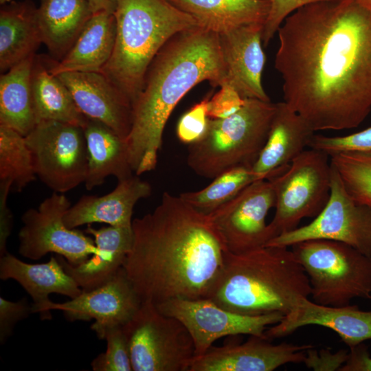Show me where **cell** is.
<instances>
[{"mask_svg": "<svg viewBox=\"0 0 371 371\" xmlns=\"http://www.w3.org/2000/svg\"><path fill=\"white\" fill-rule=\"evenodd\" d=\"M100 339H106V350L92 361L91 366L93 370H133L128 344L123 326L107 328Z\"/></svg>", "mask_w": 371, "mask_h": 371, "instance_id": "cell-34", "label": "cell"}, {"mask_svg": "<svg viewBox=\"0 0 371 371\" xmlns=\"http://www.w3.org/2000/svg\"><path fill=\"white\" fill-rule=\"evenodd\" d=\"M191 15L198 25L221 34L249 23L265 24L270 4L267 0H168Z\"/></svg>", "mask_w": 371, "mask_h": 371, "instance_id": "cell-27", "label": "cell"}, {"mask_svg": "<svg viewBox=\"0 0 371 371\" xmlns=\"http://www.w3.org/2000/svg\"><path fill=\"white\" fill-rule=\"evenodd\" d=\"M32 87L36 123L57 121L82 128L86 125L88 118L78 108L67 86L36 58Z\"/></svg>", "mask_w": 371, "mask_h": 371, "instance_id": "cell-30", "label": "cell"}, {"mask_svg": "<svg viewBox=\"0 0 371 371\" xmlns=\"http://www.w3.org/2000/svg\"><path fill=\"white\" fill-rule=\"evenodd\" d=\"M71 206L64 194L53 192L38 208L25 211L18 234L19 253L31 260L55 253L73 265L82 264L94 254L97 251L94 240L64 223V216Z\"/></svg>", "mask_w": 371, "mask_h": 371, "instance_id": "cell-11", "label": "cell"}, {"mask_svg": "<svg viewBox=\"0 0 371 371\" xmlns=\"http://www.w3.org/2000/svg\"><path fill=\"white\" fill-rule=\"evenodd\" d=\"M85 233L94 238L96 252L78 265L69 263L63 256L56 258L65 271L83 291H91L109 280L122 267L133 241L132 227L109 226L95 229L90 225Z\"/></svg>", "mask_w": 371, "mask_h": 371, "instance_id": "cell-23", "label": "cell"}, {"mask_svg": "<svg viewBox=\"0 0 371 371\" xmlns=\"http://www.w3.org/2000/svg\"><path fill=\"white\" fill-rule=\"evenodd\" d=\"M213 95L208 104V116L212 120L224 119L237 112L244 104L243 99L236 89L227 83Z\"/></svg>", "mask_w": 371, "mask_h": 371, "instance_id": "cell-38", "label": "cell"}, {"mask_svg": "<svg viewBox=\"0 0 371 371\" xmlns=\"http://www.w3.org/2000/svg\"><path fill=\"white\" fill-rule=\"evenodd\" d=\"M255 181L251 168L236 167L214 177L205 188L197 191L182 192L179 196L194 209L207 215L232 199Z\"/></svg>", "mask_w": 371, "mask_h": 371, "instance_id": "cell-32", "label": "cell"}, {"mask_svg": "<svg viewBox=\"0 0 371 371\" xmlns=\"http://www.w3.org/2000/svg\"><path fill=\"white\" fill-rule=\"evenodd\" d=\"M36 176L32 154L25 136L0 124V181L11 182V190L21 192Z\"/></svg>", "mask_w": 371, "mask_h": 371, "instance_id": "cell-31", "label": "cell"}, {"mask_svg": "<svg viewBox=\"0 0 371 371\" xmlns=\"http://www.w3.org/2000/svg\"><path fill=\"white\" fill-rule=\"evenodd\" d=\"M205 80L221 87L225 82V67L218 34L197 25L177 34L159 50L132 104L126 141L136 175L156 168L170 115L181 99Z\"/></svg>", "mask_w": 371, "mask_h": 371, "instance_id": "cell-3", "label": "cell"}, {"mask_svg": "<svg viewBox=\"0 0 371 371\" xmlns=\"http://www.w3.org/2000/svg\"><path fill=\"white\" fill-rule=\"evenodd\" d=\"M123 268L142 302L208 298L227 251L207 214L168 192L150 213L133 220Z\"/></svg>", "mask_w": 371, "mask_h": 371, "instance_id": "cell-2", "label": "cell"}, {"mask_svg": "<svg viewBox=\"0 0 371 371\" xmlns=\"http://www.w3.org/2000/svg\"><path fill=\"white\" fill-rule=\"evenodd\" d=\"M276 108L271 101L245 99L229 117L210 119L203 139L189 145L188 166L208 179L234 168H252L266 142Z\"/></svg>", "mask_w": 371, "mask_h": 371, "instance_id": "cell-6", "label": "cell"}, {"mask_svg": "<svg viewBox=\"0 0 371 371\" xmlns=\"http://www.w3.org/2000/svg\"><path fill=\"white\" fill-rule=\"evenodd\" d=\"M32 313V306L27 298L17 302L0 297V342L3 344L12 335L16 323Z\"/></svg>", "mask_w": 371, "mask_h": 371, "instance_id": "cell-39", "label": "cell"}, {"mask_svg": "<svg viewBox=\"0 0 371 371\" xmlns=\"http://www.w3.org/2000/svg\"><path fill=\"white\" fill-rule=\"evenodd\" d=\"M92 14L87 0H40L43 43L56 60L67 54Z\"/></svg>", "mask_w": 371, "mask_h": 371, "instance_id": "cell-28", "label": "cell"}, {"mask_svg": "<svg viewBox=\"0 0 371 371\" xmlns=\"http://www.w3.org/2000/svg\"><path fill=\"white\" fill-rule=\"evenodd\" d=\"M269 180L276 196L275 214L268 224L273 239L297 228L304 218H315L325 207L330 194V157L304 150L283 173Z\"/></svg>", "mask_w": 371, "mask_h": 371, "instance_id": "cell-8", "label": "cell"}, {"mask_svg": "<svg viewBox=\"0 0 371 371\" xmlns=\"http://www.w3.org/2000/svg\"><path fill=\"white\" fill-rule=\"evenodd\" d=\"M270 8L262 30V43L267 47L277 34L284 20L300 8L313 3L328 0H267Z\"/></svg>", "mask_w": 371, "mask_h": 371, "instance_id": "cell-37", "label": "cell"}, {"mask_svg": "<svg viewBox=\"0 0 371 371\" xmlns=\"http://www.w3.org/2000/svg\"><path fill=\"white\" fill-rule=\"evenodd\" d=\"M309 279L315 303L335 307L371 300V258L346 243L308 240L291 247Z\"/></svg>", "mask_w": 371, "mask_h": 371, "instance_id": "cell-7", "label": "cell"}, {"mask_svg": "<svg viewBox=\"0 0 371 371\" xmlns=\"http://www.w3.org/2000/svg\"><path fill=\"white\" fill-rule=\"evenodd\" d=\"M330 166V194L323 210L308 224L278 235L267 246L291 247L308 240H331L349 245L371 258V206L355 201Z\"/></svg>", "mask_w": 371, "mask_h": 371, "instance_id": "cell-12", "label": "cell"}, {"mask_svg": "<svg viewBox=\"0 0 371 371\" xmlns=\"http://www.w3.org/2000/svg\"><path fill=\"white\" fill-rule=\"evenodd\" d=\"M348 356V352L344 350L333 353L329 349L317 351L313 347L306 350L303 363L313 370H339Z\"/></svg>", "mask_w": 371, "mask_h": 371, "instance_id": "cell-40", "label": "cell"}, {"mask_svg": "<svg viewBox=\"0 0 371 371\" xmlns=\"http://www.w3.org/2000/svg\"><path fill=\"white\" fill-rule=\"evenodd\" d=\"M114 15V48L100 72L133 104L159 50L175 35L198 23L168 0H117Z\"/></svg>", "mask_w": 371, "mask_h": 371, "instance_id": "cell-5", "label": "cell"}, {"mask_svg": "<svg viewBox=\"0 0 371 371\" xmlns=\"http://www.w3.org/2000/svg\"><path fill=\"white\" fill-rule=\"evenodd\" d=\"M341 371H371V356L363 343L350 348L348 359Z\"/></svg>", "mask_w": 371, "mask_h": 371, "instance_id": "cell-42", "label": "cell"}, {"mask_svg": "<svg viewBox=\"0 0 371 371\" xmlns=\"http://www.w3.org/2000/svg\"><path fill=\"white\" fill-rule=\"evenodd\" d=\"M277 34L284 102L315 132L358 127L371 112V10L356 0L313 3Z\"/></svg>", "mask_w": 371, "mask_h": 371, "instance_id": "cell-1", "label": "cell"}, {"mask_svg": "<svg viewBox=\"0 0 371 371\" xmlns=\"http://www.w3.org/2000/svg\"><path fill=\"white\" fill-rule=\"evenodd\" d=\"M11 189V182L0 181V256L7 252L6 243L12 227V214L8 205Z\"/></svg>", "mask_w": 371, "mask_h": 371, "instance_id": "cell-41", "label": "cell"}, {"mask_svg": "<svg viewBox=\"0 0 371 371\" xmlns=\"http://www.w3.org/2000/svg\"><path fill=\"white\" fill-rule=\"evenodd\" d=\"M25 139L36 175L54 192L64 194L85 182L88 157L82 127L41 121Z\"/></svg>", "mask_w": 371, "mask_h": 371, "instance_id": "cell-10", "label": "cell"}, {"mask_svg": "<svg viewBox=\"0 0 371 371\" xmlns=\"http://www.w3.org/2000/svg\"><path fill=\"white\" fill-rule=\"evenodd\" d=\"M266 142L251 168L256 181L283 173L308 146L315 134L306 121L286 102H277Z\"/></svg>", "mask_w": 371, "mask_h": 371, "instance_id": "cell-20", "label": "cell"}, {"mask_svg": "<svg viewBox=\"0 0 371 371\" xmlns=\"http://www.w3.org/2000/svg\"><path fill=\"white\" fill-rule=\"evenodd\" d=\"M317 325L335 331L349 348L371 339V311L356 305L324 306L308 298L302 300L278 323L265 330L267 339L287 336L298 328Z\"/></svg>", "mask_w": 371, "mask_h": 371, "instance_id": "cell-19", "label": "cell"}, {"mask_svg": "<svg viewBox=\"0 0 371 371\" xmlns=\"http://www.w3.org/2000/svg\"><path fill=\"white\" fill-rule=\"evenodd\" d=\"M310 295L308 277L292 249L265 245L240 254L226 251L208 298L238 314L285 315Z\"/></svg>", "mask_w": 371, "mask_h": 371, "instance_id": "cell-4", "label": "cell"}, {"mask_svg": "<svg viewBox=\"0 0 371 371\" xmlns=\"http://www.w3.org/2000/svg\"><path fill=\"white\" fill-rule=\"evenodd\" d=\"M56 76L84 115L103 123L121 137H127L132 124V104L103 74L65 72Z\"/></svg>", "mask_w": 371, "mask_h": 371, "instance_id": "cell-18", "label": "cell"}, {"mask_svg": "<svg viewBox=\"0 0 371 371\" xmlns=\"http://www.w3.org/2000/svg\"><path fill=\"white\" fill-rule=\"evenodd\" d=\"M275 203L271 181L257 180L207 216L226 249L240 254L265 246L272 239L265 220Z\"/></svg>", "mask_w": 371, "mask_h": 371, "instance_id": "cell-14", "label": "cell"}, {"mask_svg": "<svg viewBox=\"0 0 371 371\" xmlns=\"http://www.w3.org/2000/svg\"><path fill=\"white\" fill-rule=\"evenodd\" d=\"M93 13L108 12L114 13L117 0H87Z\"/></svg>", "mask_w": 371, "mask_h": 371, "instance_id": "cell-43", "label": "cell"}, {"mask_svg": "<svg viewBox=\"0 0 371 371\" xmlns=\"http://www.w3.org/2000/svg\"><path fill=\"white\" fill-rule=\"evenodd\" d=\"M269 339L251 336L240 344L211 347L194 357L189 371H272L287 363H304L312 344H273Z\"/></svg>", "mask_w": 371, "mask_h": 371, "instance_id": "cell-16", "label": "cell"}, {"mask_svg": "<svg viewBox=\"0 0 371 371\" xmlns=\"http://www.w3.org/2000/svg\"><path fill=\"white\" fill-rule=\"evenodd\" d=\"M35 54L0 77V124L26 136L36 124L32 87Z\"/></svg>", "mask_w": 371, "mask_h": 371, "instance_id": "cell-29", "label": "cell"}, {"mask_svg": "<svg viewBox=\"0 0 371 371\" xmlns=\"http://www.w3.org/2000/svg\"><path fill=\"white\" fill-rule=\"evenodd\" d=\"M43 43L37 8L30 1L13 3L0 11V70L5 72L34 55Z\"/></svg>", "mask_w": 371, "mask_h": 371, "instance_id": "cell-26", "label": "cell"}, {"mask_svg": "<svg viewBox=\"0 0 371 371\" xmlns=\"http://www.w3.org/2000/svg\"><path fill=\"white\" fill-rule=\"evenodd\" d=\"M308 147L324 152L328 156L347 151H371V127L344 136L314 134Z\"/></svg>", "mask_w": 371, "mask_h": 371, "instance_id": "cell-36", "label": "cell"}, {"mask_svg": "<svg viewBox=\"0 0 371 371\" xmlns=\"http://www.w3.org/2000/svg\"><path fill=\"white\" fill-rule=\"evenodd\" d=\"M142 303L122 267L109 280L95 289L82 291L76 297L62 304L50 301L46 311L50 314L52 310L61 311L70 321L93 319L95 322L91 328L100 338L107 328L127 324Z\"/></svg>", "mask_w": 371, "mask_h": 371, "instance_id": "cell-15", "label": "cell"}, {"mask_svg": "<svg viewBox=\"0 0 371 371\" xmlns=\"http://www.w3.org/2000/svg\"><path fill=\"white\" fill-rule=\"evenodd\" d=\"M0 278L13 279L19 282L33 300L32 313L39 314L43 320L52 317L46 311V306L51 301L49 294H60L73 299L82 291L54 256L44 263L30 264L7 251L0 256Z\"/></svg>", "mask_w": 371, "mask_h": 371, "instance_id": "cell-22", "label": "cell"}, {"mask_svg": "<svg viewBox=\"0 0 371 371\" xmlns=\"http://www.w3.org/2000/svg\"><path fill=\"white\" fill-rule=\"evenodd\" d=\"M133 371H189L195 357L192 338L175 317L143 302L124 326Z\"/></svg>", "mask_w": 371, "mask_h": 371, "instance_id": "cell-9", "label": "cell"}, {"mask_svg": "<svg viewBox=\"0 0 371 371\" xmlns=\"http://www.w3.org/2000/svg\"><path fill=\"white\" fill-rule=\"evenodd\" d=\"M263 25L245 24L218 34L225 82L243 99L271 101L262 83L266 60L262 49Z\"/></svg>", "mask_w": 371, "mask_h": 371, "instance_id": "cell-17", "label": "cell"}, {"mask_svg": "<svg viewBox=\"0 0 371 371\" xmlns=\"http://www.w3.org/2000/svg\"><path fill=\"white\" fill-rule=\"evenodd\" d=\"M83 129L88 157L84 182L87 190L102 185L109 176L121 181L133 175L126 139L103 123L91 119Z\"/></svg>", "mask_w": 371, "mask_h": 371, "instance_id": "cell-25", "label": "cell"}, {"mask_svg": "<svg viewBox=\"0 0 371 371\" xmlns=\"http://www.w3.org/2000/svg\"><path fill=\"white\" fill-rule=\"evenodd\" d=\"M115 36L114 13L92 14L71 48L49 67V71L54 75L65 72H100L112 55Z\"/></svg>", "mask_w": 371, "mask_h": 371, "instance_id": "cell-24", "label": "cell"}, {"mask_svg": "<svg viewBox=\"0 0 371 371\" xmlns=\"http://www.w3.org/2000/svg\"><path fill=\"white\" fill-rule=\"evenodd\" d=\"M155 306L187 328L194 344L195 357L203 355L216 340L226 336L249 335L267 339V327L278 323L284 316L280 313L256 316L238 314L209 298H176Z\"/></svg>", "mask_w": 371, "mask_h": 371, "instance_id": "cell-13", "label": "cell"}, {"mask_svg": "<svg viewBox=\"0 0 371 371\" xmlns=\"http://www.w3.org/2000/svg\"><path fill=\"white\" fill-rule=\"evenodd\" d=\"M12 0H0V3L1 4H5L6 3H9Z\"/></svg>", "mask_w": 371, "mask_h": 371, "instance_id": "cell-45", "label": "cell"}, {"mask_svg": "<svg viewBox=\"0 0 371 371\" xmlns=\"http://www.w3.org/2000/svg\"><path fill=\"white\" fill-rule=\"evenodd\" d=\"M152 192L150 184L138 175L118 181L111 192L103 196L84 195L65 213V225L74 229L83 225L103 223L111 226L132 227L135 205Z\"/></svg>", "mask_w": 371, "mask_h": 371, "instance_id": "cell-21", "label": "cell"}, {"mask_svg": "<svg viewBox=\"0 0 371 371\" xmlns=\"http://www.w3.org/2000/svg\"><path fill=\"white\" fill-rule=\"evenodd\" d=\"M210 97H205L193 105L179 119L176 128L178 139L192 145L201 141L207 133L210 118L208 104Z\"/></svg>", "mask_w": 371, "mask_h": 371, "instance_id": "cell-35", "label": "cell"}, {"mask_svg": "<svg viewBox=\"0 0 371 371\" xmlns=\"http://www.w3.org/2000/svg\"><path fill=\"white\" fill-rule=\"evenodd\" d=\"M329 157L349 196L371 206V151L341 152Z\"/></svg>", "mask_w": 371, "mask_h": 371, "instance_id": "cell-33", "label": "cell"}, {"mask_svg": "<svg viewBox=\"0 0 371 371\" xmlns=\"http://www.w3.org/2000/svg\"><path fill=\"white\" fill-rule=\"evenodd\" d=\"M363 6L371 10V0H356Z\"/></svg>", "mask_w": 371, "mask_h": 371, "instance_id": "cell-44", "label": "cell"}]
</instances>
